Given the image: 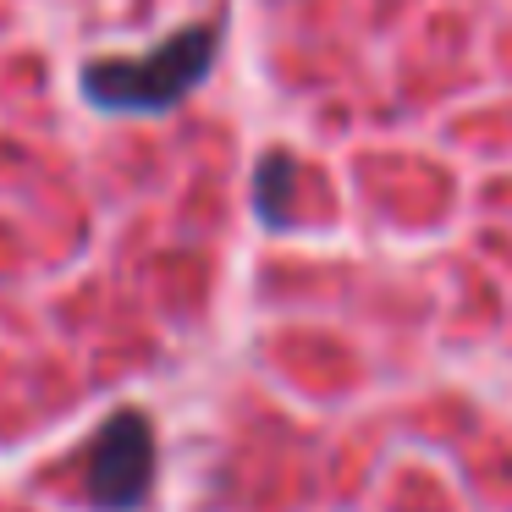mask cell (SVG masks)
<instances>
[{"instance_id":"1","label":"cell","mask_w":512,"mask_h":512,"mask_svg":"<svg viewBox=\"0 0 512 512\" xmlns=\"http://www.w3.org/2000/svg\"><path fill=\"white\" fill-rule=\"evenodd\" d=\"M221 56V23H193L138 61H89L78 89L94 111L111 116H166L210 78Z\"/></svg>"},{"instance_id":"3","label":"cell","mask_w":512,"mask_h":512,"mask_svg":"<svg viewBox=\"0 0 512 512\" xmlns=\"http://www.w3.org/2000/svg\"><path fill=\"white\" fill-rule=\"evenodd\" d=\"M292 160L287 155H265L254 171V210L265 226H287L292 221Z\"/></svg>"},{"instance_id":"2","label":"cell","mask_w":512,"mask_h":512,"mask_svg":"<svg viewBox=\"0 0 512 512\" xmlns=\"http://www.w3.org/2000/svg\"><path fill=\"white\" fill-rule=\"evenodd\" d=\"M155 490V424L144 408H116L89 446V507L138 512Z\"/></svg>"}]
</instances>
